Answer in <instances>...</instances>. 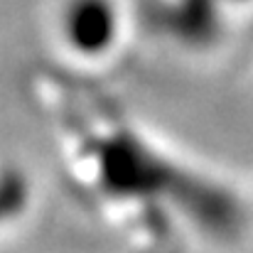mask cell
Masks as SVG:
<instances>
[{
  "label": "cell",
  "mask_w": 253,
  "mask_h": 253,
  "mask_svg": "<svg viewBox=\"0 0 253 253\" xmlns=\"http://www.w3.org/2000/svg\"><path fill=\"white\" fill-rule=\"evenodd\" d=\"M62 44L84 62L108 57L121 40V10L116 0H67L59 12Z\"/></svg>",
  "instance_id": "1"
}]
</instances>
